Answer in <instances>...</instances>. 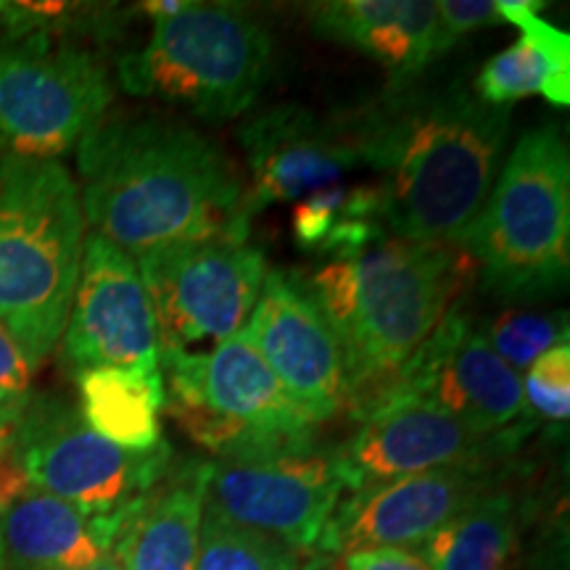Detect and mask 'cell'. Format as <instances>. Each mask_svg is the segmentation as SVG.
I'll return each instance as SVG.
<instances>
[{
  "mask_svg": "<svg viewBox=\"0 0 570 570\" xmlns=\"http://www.w3.org/2000/svg\"><path fill=\"white\" fill-rule=\"evenodd\" d=\"M9 433H11V428H6L3 423H0V504L27 487V481L21 479V475L17 473V468H13L9 460Z\"/></svg>",
  "mask_w": 570,
  "mask_h": 570,
  "instance_id": "cell-31",
  "label": "cell"
},
{
  "mask_svg": "<svg viewBox=\"0 0 570 570\" xmlns=\"http://www.w3.org/2000/svg\"><path fill=\"white\" fill-rule=\"evenodd\" d=\"M212 462L188 460L122 510L111 558L125 570H196Z\"/></svg>",
  "mask_w": 570,
  "mask_h": 570,
  "instance_id": "cell-18",
  "label": "cell"
},
{
  "mask_svg": "<svg viewBox=\"0 0 570 570\" xmlns=\"http://www.w3.org/2000/svg\"><path fill=\"white\" fill-rule=\"evenodd\" d=\"M523 396L531 412L552 423L570 417V346L558 344L525 370Z\"/></svg>",
  "mask_w": 570,
  "mask_h": 570,
  "instance_id": "cell-27",
  "label": "cell"
},
{
  "mask_svg": "<svg viewBox=\"0 0 570 570\" xmlns=\"http://www.w3.org/2000/svg\"><path fill=\"white\" fill-rule=\"evenodd\" d=\"M244 331L312 423L320 425L346 410L344 348L302 283L277 269L267 273Z\"/></svg>",
  "mask_w": 570,
  "mask_h": 570,
  "instance_id": "cell-15",
  "label": "cell"
},
{
  "mask_svg": "<svg viewBox=\"0 0 570 570\" xmlns=\"http://www.w3.org/2000/svg\"><path fill=\"white\" fill-rule=\"evenodd\" d=\"M246 151V202L252 217L275 204H294L338 185L348 169L360 167L352 122H327L304 106H275L238 130Z\"/></svg>",
  "mask_w": 570,
  "mask_h": 570,
  "instance_id": "cell-16",
  "label": "cell"
},
{
  "mask_svg": "<svg viewBox=\"0 0 570 570\" xmlns=\"http://www.w3.org/2000/svg\"><path fill=\"white\" fill-rule=\"evenodd\" d=\"M273 61V38L259 19L230 3H188L154 19L151 38L122 61L130 92L159 96L204 119L252 109Z\"/></svg>",
  "mask_w": 570,
  "mask_h": 570,
  "instance_id": "cell-6",
  "label": "cell"
},
{
  "mask_svg": "<svg viewBox=\"0 0 570 570\" xmlns=\"http://www.w3.org/2000/svg\"><path fill=\"white\" fill-rule=\"evenodd\" d=\"M63 367L159 373V325L135 259L101 235H85L80 275L61 336Z\"/></svg>",
  "mask_w": 570,
  "mask_h": 570,
  "instance_id": "cell-12",
  "label": "cell"
},
{
  "mask_svg": "<svg viewBox=\"0 0 570 570\" xmlns=\"http://www.w3.org/2000/svg\"><path fill=\"white\" fill-rule=\"evenodd\" d=\"M185 6H188V0H148V3H142V11L151 13L154 19H164L180 13Z\"/></svg>",
  "mask_w": 570,
  "mask_h": 570,
  "instance_id": "cell-32",
  "label": "cell"
},
{
  "mask_svg": "<svg viewBox=\"0 0 570 570\" xmlns=\"http://www.w3.org/2000/svg\"><path fill=\"white\" fill-rule=\"evenodd\" d=\"M481 333L499 360L520 373L552 346L568 344V317L566 312L547 315V312L508 309L491 320Z\"/></svg>",
  "mask_w": 570,
  "mask_h": 570,
  "instance_id": "cell-26",
  "label": "cell"
},
{
  "mask_svg": "<svg viewBox=\"0 0 570 570\" xmlns=\"http://www.w3.org/2000/svg\"><path fill=\"white\" fill-rule=\"evenodd\" d=\"M520 529L523 504L515 491L502 483L415 550L433 570H510Z\"/></svg>",
  "mask_w": 570,
  "mask_h": 570,
  "instance_id": "cell-22",
  "label": "cell"
},
{
  "mask_svg": "<svg viewBox=\"0 0 570 570\" xmlns=\"http://www.w3.org/2000/svg\"><path fill=\"white\" fill-rule=\"evenodd\" d=\"M125 510V508H122ZM122 510L92 515L32 487L0 504L6 570H75L111 554Z\"/></svg>",
  "mask_w": 570,
  "mask_h": 570,
  "instance_id": "cell-19",
  "label": "cell"
},
{
  "mask_svg": "<svg viewBox=\"0 0 570 570\" xmlns=\"http://www.w3.org/2000/svg\"><path fill=\"white\" fill-rule=\"evenodd\" d=\"M77 148L85 225L132 259L169 244L248 238L244 177L190 127L106 117Z\"/></svg>",
  "mask_w": 570,
  "mask_h": 570,
  "instance_id": "cell-1",
  "label": "cell"
},
{
  "mask_svg": "<svg viewBox=\"0 0 570 570\" xmlns=\"http://www.w3.org/2000/svg\"><path fill=\"white\" fill-rule=\"evenodd\" d=\"M306 554L204 508L196 570H296Z\"/></svg>",
  "mask_w": 570,
  "mask_h": 570,
  "instance_id": "cell-25",
  "label": "cell"
},
{
  "mask_svg": "<svg viewBox=\"0 0 570 570\" xmlns=\"http://www.w3.org/2000/svg\"><path fill=\"white\" fill-rule=\"evenodd\" d=\"M82 246L80 185L69 169L0 154V325L35 370L61 344Z\"/></svg>",
  "mask_w": 570,
  "mask_h": 570,
  "instance_id": "cell-4",
  "label": "cell"
},
{
  "mask_svg": "<svg viewBox=\"0 0 570 570\" xmlns=\"http://www.w3.org/2000/svg\"><path fill=\"white\" fill-rule=\"evenodd\" d=\"M475 277L479 267L462 246L381 233L354 252L331 256L302 283L344 348L346 410L354 420L431 338Z\"/></svg>",
  "mask_w": 570,
  "mask_h": 570,
  "instance_id": "cell-3",
  "label": "cell"
},
{
  "mask_svg": "<svg viewBox=\"0 0 570 570\" xmlns=\"http://www.w3.org/2000/svg\"><path fill=\"white\" fill-rule=\"evenodd\" d=\"M291 227L306 252L327 256L354 252L386 233L381 225V190L377 185H331L296 202Z\"/></svg>",
  "mask_w": 570,
  "mask_h": 570,
  "instance_id": "cell-24",
  "label": "cell"
},
{
  "mask_svg": "<svg viewBox=\"0 0 570 570\" xmlns=\"http://www.w3.org/2000/svg\"><path fill=\"white\" fill-rule=\"evenodd\" d=\"M462 248L499 296L539 298L568 283L570 156L558 125L518 140Z\"/></svg>",
  "mask_w": 570,
  "mask_h": 570,
  "instance_id": "cell-5",
  "label": "cell"
},
{
  "mask_svg": "<svg viewBox=\"0 0 570 570\" xmlns=\"http://www.w3.org/2000/svg\"><path fill=\"white\" fill-rule=\"evenodd\" d=\"M348 122L362 164L383 175L377 190L386 233L462 246L499 175L508 106H489L452 85L394 92Z\"/></svg>",
  "mask_w": 570,
  "mask_h": 570,
  "instance_id": "cell-2",
  "label": "cell"
},
{
  "mask_svg": "<svg viewBox=\"0 0 570 570\" xmlns=\"http://www.w3.org/2000/svg\"><path fill=\"white\" fill-rule=\"evenodd\" d=\"M296 570H336V558H331V554H323V552H315V554H309V558H306Z\"/></svg>",
  "mask_w": 570,
  "mask_h": 570,
  "instance_id": "cell-33",
  "label": "cell"
},
{
  "mask_svg": "<svg viewBox=\"0 0 570 570\" xmlns=\"http://www.w3.org/2000/svg\"><path fill=\"white\" fill-rule=\"evenodd\" d=\"M75 570H125L122 566H119L117 560L111 558V554H106L104 560H98V562H92V566H85V568H75Z\"/></svg>",
  "mask_w": 570,
  "mask_h": 570,
  "instance_id": "cell-34",
  "label": "cell"
},
{
  "mask_svg": "<svg viewBox=\"0 0 570 570\" xmlns=\"http://www.w3.org/2000/svg\"><path fill=\"white\" fill-rule=\"evenodd\" d=\"M525 433L489 436L431 404L394 402L360 420L354 436L336 449V462L346 491H362L425 470L508 460Z\"/></svg>",
  "mask_w": 570,
  "mask_h": 570,
  "instance_id": "cell-14",
  "label": "cell"
},
{
  "mask_svg": "<svg viewBox=\"0 0 570 570\" xmlns=\"http://www.w3.org/2000/svg\"><path fill=\"white\" fill-rule=\"evenodd\" d=\"M502 21L497 0H441L436 3V56L446 53L470 32Z\"/></svg>",
  "mask_w": 570,
  "mask_h": 570,
  "instance_id": "cell-29",
  "label": "cell"
},
{
  "mask_svg": "<svg viewBox=\"0 0 570 570\" xmlns=\"http://www.w3.org/2000/svg\"><path fill=\"white\" fill-rule=\"evenodd\" d=\"M35 367L19 341L0 325V423L11 428L32 399Z\"/></svg>",
  "mask_w": 570,
  "mask_h": 570,
  "instance_id": "cell-28",
  "label": "cell"
},
{
  "mask_svg": "<svg viewBox=\"0 0 570 570\" xmlns=\"http://www.w3.org/2000/svg\"><path fill=\"white\" fill-rule=\"evenodd\" d=\"M114 98L104 63L48 35L0 42V154L59 159L106 119Z\"/></svg>",
  "mask_w": 570,
  "mask_h": 570,
  "instance_id": "cell-8",
  "label": "cell"
},
{
  "mask_svg": "<svg viewBox=\"0 0 570 570\" xmlns=\"http://www.w3.org/2000/svg\"><path fill=\"white\" fill-rule=\"evenodd\" d=\"M9 460L27 487L92 515L127 508L175 465L167 441L148 452H130L98 436L77 404L56 396L30 399L11 425Z\"/></svg>",
  "mask_w": 570,
  "mask_h": 570,
  "instance_id": "cell-7",
  "label": "cell"
},
{
  "mask_svg": "<svg viewBox=\"0 0 570 570\" xmlns=\"http://www.w3.org/2000/svg\"><path fill=\"white\" fill-rule=\"evenodd\" d=\"M312 27L327 40L352 46L407 88L436 59L433 0H331L309 9Z\"/></svg>",
  "mask_w": 570,
  "mask_h": 570,
  "instance_id": "cell-20",
  "label": "cell"
},
{
  "mask_svg": "<svg viewBox=\"0 0 570 570\" xmlns=\"http://www.w3.org/2000/svg\"><path fill=\"white\" fill-rule=\"evenodd\" d=\"M394 402L431 404L489 436L533 428L520 373L499 360L460 304L356 420Z\"/></svg>",
  "mask_w": 570,
  "mask_h": 570,
  "instance_id": "cell-10",
  "label": "cell"
},
{
  "mask_svg": "<svg viewBox=\"0 0 570 570\" xmlns=\"http://www.w3.org/2000/svg\"><path fill=\"white\" fill-rule=\"evenodd\" d=\"M336 570H433L423 554L410 547H375L336 558Z\"/></svg>",
  "mask_w": 570,
  "mask_h": 570,
  "instance_id": "cell-30",
  "label": "cell"
},
{
  "mask_svg": "<svg viewBox=\"0 0 570 570\" xmlns=\"http://www.w3.org/2000/svg\"><path fill=\"white\" fill-rule=\"evenodd\" d=\"M164 399L246 423L277 436H315V423L277 381L246 331L204 354H161Z\"/></svg>",
  "mask_w": 570,
  "mask_h": 570,
  "instance_id": "cell-17",
  "label": "cell"
},
{
  "mask_svg": "<svg viewBox=\"0 0 570 570\" xmlns=\"http://www.w3.org/2000/svg\"><path fill=\"white\" fill-rule=\"evenodd\" d=\"M80 386V412L92 431L111 444L148 452L159 446L164 377L159 373L142 375L127 370H90L77 375Z\"/></svg>",
  "mask_w": 570,
  "mask_h": 570,
  "instance_id": "cell-23",
  "label": "cell"
},
{
  "mask_svg": "<svg viewBox=\"0 0 570 570\" xmlns=\"http://www.w3.org/2000/svg\"><path fill=\"white\" fill-rule=\"evenodd\" d=\"M508 475L504 460L465 462L348 491L333 512L317 552L344 558L375 547L415 550L441 525L508 483Z\"/></svg>",
  "mask_w": 570,
  "mask_h": 570,
  "instance_id": "cell-13",
  "label": "cell"
},
{
  "mask_svg": "<svg viewBox=\"0 0 570 570\" xmlns=\"http://www.w3.org/2000/svg\"><path fill=\"white\" fill-rule=\"evenodd\" d=\"M159 325L161 354H204L240 333L267 262L248 240H188L135 256Z\"/></svg>",
  "mask_w": 570,
  "mask_h": 570,
  "instance_id": "cell-9",
  "label": "cell"
},
{
  "mask_svg": "<svg viewBox=\"0 0 570 570\" xmlns=\"http://www.w3.org/2000/svg\"><path fill=\"white\" fill-rule=\"evenodd\" d=\"M504 21L520 38L483 63L475 96L489 106H508L529 96H544L554 106L570 104V38L539 17L533 0H497Z\"/></svg>",
  "mask_w": 570,
  "mask_h": 570,
  "instance_id": "cell-21",
  "label": "cell"
},
{
  "mask_svg": "<svg viewBox=\"0 0 570 570\" xmlns=\"http://www.w3.org/2000/svg\"><path fill=\"white\" fill-rule=\"evenodd\" d=\"M344 494L336 449L312 441L267 458L212 462L206 508L309 558Z\"/></svg>",
  "mask_w": 570,
  "mask_h": 570,
  "instance_id": "cell-11",
  "label": "cell"
},
{
  "mask_svg": "<svg viewBox=\"0 0 570 570\" xmlns=\"http://www.w3.org/2000/svg\"><path fill=\"white\" fill-rule=\"evenodd\" d=\"M0 570H6V566H3V552H0Z\"/></svg>",
  "mask_w": 570,
  "mask_h": 570,
  "instance_id": "cell-35",
  "label": "cell"
},
{
  "mask_svg": "<svg viewBox=\"0 0 570 570\" xmlns=\"http://www.w3.org/2000/svg\"><path fill=\"white\" fill-rule=\"evenodd\" d=\"M0 9H3V3H0Z\"/></svg>",
  "mask_w": 570,
  "mask_h": 570,
  "instance_id": "cell-36",
  "label": "cell"
}]
</instances>
